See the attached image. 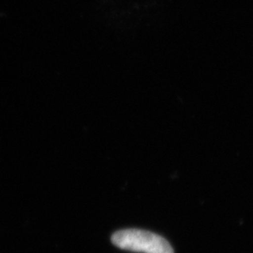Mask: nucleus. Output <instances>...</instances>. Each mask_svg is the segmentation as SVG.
Returning a JSON list of instances; mask_svg holds the SVG:
<instances>
[{"instance_id":"obj_1","label":"nucleus","mask_w":253,"mask_h":253,"mask_svg":"<svg viewBox=\"0 0 253 253\" xmlns=\"http://www.w3.org/2000/svg\"><path fill=\"white\" fill-rule=\"evenodd\" d=\"M112 242L119 249L141 253H173L172 246L162 236L148 231L126 229L115 233Z\"/></svg>"}]
</instances>
